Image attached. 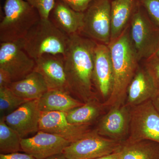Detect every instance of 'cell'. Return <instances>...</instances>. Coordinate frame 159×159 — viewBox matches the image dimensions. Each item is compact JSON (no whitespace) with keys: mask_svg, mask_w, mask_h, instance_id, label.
I'll list each match as a JSON object with an SVG mask.
<instances>
[{"mask_svg":"<svg viewBox=\"0 0 159 159\" xmlns=\"http://www.w3.org/2000/svg\"><path fill=\"white\" fill-rule=\"evenodd\" d=\"M151 21L159 29V0H139Z\"/></svg>","mask_w":159,"mask_h":159,"instance_id":"484cf974","label":"cell"},{"mask_svg":"<svg viewBox=\"0 0 159 159\" xmlns=\"http://www.w3.org/2000/svg\"><path fill=\"white\" fill-rule=\"evenodd\" d=\"M29 100L19 97L8 87H0V112L5 116Z\"/></svg>","mask_w":159,"mask_h":159,"instance_id":"cb8c5ba5","label":"cell"},{"mask_svg":"<svg viewBox=\"0 0 159 159\" xmlns=\"http://www.w3.org/2000/svg\"><path fill=\"white\" fill-rule=\"evenodd\" d=\"M70 8L79 12H84L93 0H60Z\"/></svg>","mask_w":159,"mask_h":159,"instance_id":"83f0119b","label":"cell"},{"mask_svg":"<svg viewBox=\"0 0 159 159\" xmlns=\"http://www.w3.org/2000/svg\"><path fill=\"white\" fill-rule=\"evenodd\" d=\"M41 112L38 99L29 100L4 117L7 125L17 132L22 139L29 134L39 131Z\"/></svg>","mask_w":159,"mask_h":159,"instance_id":"5bb4252c","label":"cell"},{"mask_svg":"<svg viewBox=\"0 0 159 159\" xmlns=\"http://www.w3.org/2000/svg\"><path fill=\"white\" fill-rule=\"evenodd\" d=\"M70 143L61 137L40 130L34 136L23 138L21 142L23 152L36 159L62 153Z\"/></svg>","mask_w":159,"mask_h":159,"instance_id":"7c38bea8","label":"cell"},{"mask_svg":"<svg viewBox=\"0 0 159 159\" xmlns=\"http://www.w3.org/2000/svg\"><path fill=\"white\" fill-rule=\"evenodd\" d=\"M0 159H36L34 157L26 153H14L0 154Z\"/></svg>","mask_w":159,"mask_h":159,"instance_id":"f1b7e54d","label":"cell"},{"mask_svg":"<svg viewBox=\"0 0 159 159\" xmlns=\"http://www.w3.org/2000/svg\"><path fill=\"white\" fill-rule=\"evenodd\" d=\"M122 143L102 137L95 129L71 143L62 153L68 159H95L120 150Z\"/></svg>","mask_w":159,"mask_h":159,"instance_id":"ba28073f","label":"cell"},{"mask_svg":"<svg viewBox=\"0 0 159 159\" xmlns=\"http://www.w3.org/2000/svg\"><path fill=\"white\" fill-rule=\"evenodd\" d=\"M154 55H155V56H157V57H159V46L155 54H154Z\"/></svg>","mask_w":159,"mask_h":159,"instance_id":"836d02e7","label":"cell"},{"mask_svg":"<svg viewBox=\"0 0 159 159\" xmlns=\"http://www.w3.org/2000/svg\"><path fill=\"white\" fill-rule=\"evenodd\" d=\"M109 109L100 119L95 130L102 137L117 142H125L129 132L130 108L124 104Z\"/></svg>","mask_w":159,"mask_h":159,"instance_id":"8fae6325","label":"cell"},{"mask_svg":"<svg viewBox=\"0 0 159 159\" xmlns=\"http://www.w3.org/2000/svg\"><path fill=\"white\" fill-rule=\"evenodd\" d=\"M127 143L149 140L159 143V113L151 100L131 107Z\"/></svg>","mask_w":159,"mask_h":159,"instance_id":"8992f818","label":"cell"},{"mask_svg":"<svg viewBox=\"0 0 159 159\" xmlns=\"http://www.w3.org/2000/svg\"><path fill=\"white\" fill-rule=\"evenodd\" d=\"M97 42L80 33L70 36L65 54V69L70 93L84 102L96 99L93 92L95 51Z\"/></svg>","mask_w":159,"mask_h":159,"instance_id":"6da1fadb","label":"cell"},{"mask_svg":"<svg viewBox=\"0 0 159 159\" xmlns=\"http://www.w3.org/2000/svg\"><path fill=\"white\" fill-rule=\"evenodd\" d=\"M111 0H93L84 12L80 34L97 43L108 45L111 41Z\"/></svg>","mask_w":159,"mask_h":159,"instance_id":"52a82bcc","label":"cell"},{"mask_svg":"<svg viewBox=\"0 0 159 159\" xmlns=\"http://www.w3.org/2000/svg\"><path fill=\"white\" fill-rule=\"evenodd\" d=\"M35 61L34 71L43 76L49 90H60L69 93L64 56L46 54Z\"/></svg>","mask_w":159,"mask_h":159,"instance_id":"9a60e30c","label":"cell"},{"mask_svg":"<svg viewBox=\"0 0 159 159\" xmlns=\"http://www.w3.org/2000/svg\"><path fill=\"white\" fill-rule=\"evenodd\" d=\"M120 151L121 159H159V143L149 140L123 142Z\"/></svg>","mask_w":159,"mask_h":159,"instance_id":"44dd1931","label":"cell"},{"mask_svg":"<svg viewBox=\"0 0 159 159\" xmlns=\"http://www.w3.org/2000/svg\"><path fill=\"white\" fill-rule=\"evenodd\" d=\"M90 125L70 123L65 112H44L41 114L39 130L56 135L72 143L91 132Z\"/></svg>","mask_w":159,"mask_h":159,"instance_id":"30bf717a","label":"cell"},{"mask_svg":"<svg viewBox=\"0 0 159 159\" xmlns=\"http://www.w3.org/2000/svg\"><path fill=\"white\" fill-rule=\"evenodd\" d=\"M35 61L23 47V39L0 43V69L7 71L12 82L24 79L34 71Z\"/></svg>","mask_w":159,"mask_h":159,"instance_id":"9c48e42d","label":"cell"},{"mask_svg":"<svg viewBox=\"0 0 159 159\" xmlns=\"http://www.w3.org/2000/svg\"><path fill=\"white\" fill-rule=\"evenodd\" d=\"M84 18V12L75 11L60 0H56L49 19L61 31L70 36L80 33Z\"/></svg>","mask_w":159,"mask_h":159,"instance_id":"e0dca14e","label":"cell"},{"mask_svg":"<svg viewBox=\"0 0 159 159\" xmlns=\"http://www.w3.org/2000/svg\"><path fill=\"white\" fill-rule=\"evenodd\" d=\"M39 13L41 19H49L56 0H25Z\"/></svg>","mask_w":159,"mask_h":159,"instance_id":"d4e9b609","label":"cell"},{"mask_svg":"<svg viewBox=\"0 0 159 159\" xmlns=\"http://www.w3.org/2000/svg\"><path fill=\"white\" fill-rule=\"evenodd\" d=\"M70 93L60 90H49L38 99V107L41 112H66L83 105L71 97Z\"/></svg>","mask_w":159,"mask_h":159,"instance_id":"ffe728a7","label":"cell"},{"mask_svg":"<svg viewBox=\"0 0 159 159\" xmlns=\"http://www.w3.org/2000/svg\"><path fill=\"white\" fill-rule=\"evenodd\" d=\"M12 82L10 74L7 71L0 69V87H8Z\"/></svg>","mask_w":159,"mask_h":159,"instance_id":"f546056e","label":"cell"},{"mask_svg":"<svg viewBox=\"0 0 159 159\" xmlns=\"http://www.w3.org/2000/svg\"><path fill=\"white\" fill-rule=\"evenodd\" d=\"M108 46L113 68V86L110 96L102 104L105 108H110L125 104L129 85L139 68L140 61L129 35V25Z\"/></svg>","mask_w":159,"mask_h":159,"instance_id":"7a4b0ae2","label":"cell"},{"mask_svg":"<svg viewBox=\"0 0 159 159\" xmlns=\"http://www.w3.org/2000/svg\"><path fill=\"white\" fill-rule=\"evenodd\" d=\"M129 25V35L139 61L146 60L153 56L158 48L159 29L151 21L139 0Z\"/></svg>","mask_w":159,"mask_h":159,"instance_id":"5b68a950","label":"cell"},{"mask_svg":"<svg viewBox=\"0 0 159 159\" xmlns=\"http://www.w3.org/2000/svg\"><path fill=\"white\" fill-rule=\"evenodd\" d=\"M8 87L19 97L28 100L39 99L49 90L43 76L35 71L24 79L11 82Z\"/></svg>","mask_w":159,"mask_h":159,"instance_id":"d6986e66","label":"cell"},{"mask_svg":"<svg viewBox=\"0 0 159 159\" xmlns=\"http://www.w3.org/2000/svg\"><path fill=\"white\" fill-rule=\"evenodd\" d=\"M137 1L138 0L111 1V41L119 37L128 27Z\"/></svg>","mask_w":159,"mask_h":159,"instance_id":"ac0fdd59","label":"cell"},{"mask_svg":"<svg viewBox=\"0 0 159 159\" xmlns=\"http://www.w3.org/2000/svg\"><path fill=\"white\" fill-rule=\"evenodd\" d=\"M44 159H68L63 154L60 153L52 156L48 157Z\"/></svg>","mask_w":159,"mask_h":159,"instance_id":"d6a6232c","label":"cell"},{"mask_svg":"<svg viewBox=\"0 0 159 159\" xmlns=\"http://www.w3.org/2000/svg\"><path fill=\"white\" fill-rule=\"evenodd\" d=\"M145 67L159 89V57L153 56L145 60Z\"/></svg>","mask_w":159,"mask_h":159,"instance_id":"4316f807","label":"cell"},{"mask_svg":"<svg viewBox=\"0 0 159 159\" xmlns=\"http://www.w3.org/2000/svg\"><path fill=\"white\" fill-rule=\"evenodd\" d=\"M95 159H121V153L119 150Z\"/></svg>","mask_w":159,"mask_h":159,"instance_id":"4dcf8cb0","label":"cell"},{"mask_svg":"<svg viewBox=\"0 0 159 159\" xmlns=\"http://www.w3.org/2000/svg\"><path fill=\"white\" fill-rule=\"evenodd\" d=\"M70 36L50 19H41L23 39L24 48L34 60L46 54L64 56Z\"/></svg>","mask_w":159,"mask_h":159,"instance_id":"3957f363","label":"cell"},{"mask_svg":"<svg viewBox=\"0 0 159 159\" xmlns=\"http://www.w3.org/2000/svg\"><path fill=\"white\" fill-rule=\"evenodd\" d=\"M158 89L145 66H139L129 85L125 104L132 107L151 100Z\"/></svg>","mask_w":159,"mask_h":159,"instance_id":"2e32d148","label":"cell"},{"mask_svg":"<svg viewBox=\"0 0 159 159\" xmlns=\"http://www.w3.org/2000/svg\"><path fill=\"white\" fill-rule=\"evenodd\" d=\"M0 23L1 43L22 39L40 19L37 10L25 0H5Z\"/></svg>","mask_w":159,"mask_h":159,"instance_id":"277c9868","label":"cell"},{"mask_svg":"<svg viewBox=\"0 0 159 159\" xmlns=\"http://www.w3.org/2000/svg\"><path fill=\"white\" fill-rule=\"evenodd\" d=\"M22 138L6 124L4 117L0 119V152L14 153L23 151L21 145Z\"/></svg>","mask_w":159,"mask_h":159,"instance_id":"603a6c76","label":"cell"},{"mask_svg":"<svg viewBox=\"0 0 159 159\" xmlns=\"http://www.w3.org/2000/svg\"><path fill=\"white\" fill-rule=\"evenodd\" d=\"M152 102L159 113V89L157 90L151 99Z\"/></svg>","mask_w":159,"mask_h":159,"instance_id":"1f68e13d","label":"cell"},{"mask_svg":"<svg viewBox=\"0 0 159 159\" xmlns=\"http://www.w3.org/2000/svg\"><path fill=\"white\" fill-rule=\"evenodd\" d=\"M114 82L113 68L108 45L97 43L95 51L93 82L105 101L111 93Z\"/></svg>","mask_w":159,"mask_h":159,"instance_id":"4fadbf2b","label":"cell"},{"mask_svg":"<svg viewBox=\"0 0 159 159\" xmlns=\"http://www.w3.org/2000/svg\"><path fill=\"white\" fill-rule=\"evenodd\" d=\"M104 108L102 103L97 99H93L66 112V119L70 123L75 125H90L99 116Z\"/></svg>","mask_w":159,"mask_h":159,"instance_id":"7402d4cb","label":"cell"}]
</instances>
